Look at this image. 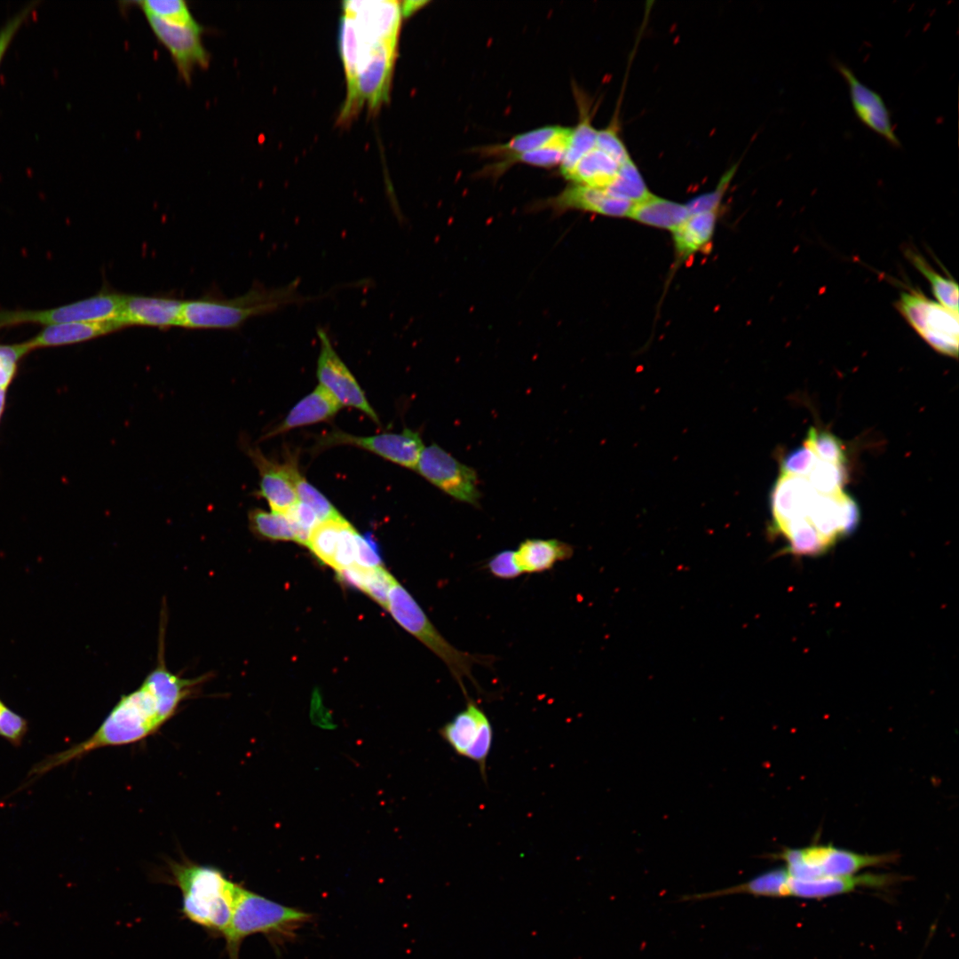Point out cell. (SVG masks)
I'll return each instance as SVG.
<instances>
[{
  "mask_svg": "<svg viewBox=\"0 0 959 959\" xmlns=\"http://www.w3.org/2000/svg\"><path fill=\"white\" fill-rule=\"evenodd\" d=\"M246 450L260 477L257 495L268 503L272 511L287 513L298 502L293 480L297 461L290 457L279 464L268 459L258 448L249 445Z\"/></svg>",
  "mask_w": 959,
  "mask_h": 959,
  "instance_id": "15",
  "label": "cell"
},
{
  "mask_svg": "<svg viewBox=\"0 0 959 959\" xmlns=\"http://www.w3.org/2000/svg\"><path fill=\"white\" fill-rule=\"evenodd\" d=\"M834 67L848 86L850 100L857 118L890 146L901 147L892 122L891 113L883 97L863 83L844 62L834 59Z\"/></svg>",
  "mask_w": 959,
  "mask_h": 959,
  "instance_id": "13",
  "label": "cell"
},
{
  "mask_svg": "<svg viewBox=\"0 0 959 959\" xmlns=\"http://www.w3.org/2000/svg\"><path fill=\"white\" fill-rule=\"evenodd\" d=\"M121 328L114 322L106 323H62L48 325L36 337L23 343L29 351L36 348L53 347L89 341L107 335Z\"/></svg>",
  "mask_w": 959,
  "mask_h": 959,
  "instance_id": "21",
  "label": "cell"
},
{
  "mask_svg": "<svg viewBox=\"0 0 959 959\" xmlns=\"http://www.w3.org/2000/svg\"><path fill=\"white\" fill-rule=\"evenodd\" d=\"M312 919L303 910L281 905L239 886L230 923L224 934L228 959H239L243 940L261 933L272 939L291 938Z\"/></svg>",
  "mask_w": 959,
  "mask_h": 959,
  "instance_id": "4",
  "label": "cell"
},
{
  "mask_svg": "<svg viewBox=\"0 0 959 959\" xmlns=\"http://www.w3.org/2000/svg\"><path fill=\"white\" fill-rule=\"evenodd\" d=\"M355 528L346 520L342 527L331 567L343 569L355 564Z\"/></svg>",
  "mask_w": 959,
  "mask_h": 959,
  "instance_id": "40",
  "label": "cell"
},
{
  "mask_svg": "<svg viewBox=\"0 0 959 959\" xmlns=\"http://www.w3.org/2000/svg\"><path fill=\"white\" fill-rule=\"evenodd\" d=\"M5 393H6L5 390H0V418H1V416H2L4 408Z\"/></svg>",
  "mask_w": 959,
  "mask_h": 959,
  "instance_id": "47",
  "label": "cell"
},
{
  "mask_svg": "<svg viewBox=\"0 0 959 959\" xmlns=\"http://www.w3.org/2000/svg\"><path fill=\"white\" fill-rule=\"evenodd\" d=\"M896 881L897 876L894 875L875 873L814 879H796L789 876L788 896L820 900L842 895L861 886L885 887Z\"/></svg>",
  "mask_w": 959,
  "mask_h": 959,
  "instance_id": "17",
  "label": "cell"
},
{
  "mask_svg": "<svg viewBox=\"0 0 959 959\" xmlns=\"http://www.w3.org/2000/svg\"><path fill=\"white\" fill-rule=\"evenodd\" d=\"M736 167L737 165L733 166L724 174L714 190L704 193L686 203L690 214L718 211L725 193L735 174Z\"/></svg>",
  "mask_w": 959,
  "mask_h": 959,
  "instance_id": "37",
  "label": "cell"
},
{
  "mask_svg": "<svg viewBox=\"0 0 959 959\" xmlns=\"http://www.w3.org/2000/svg\"><path fill=\"white\" fill-rule=\"evenodd\" d=\"M620 164L596 147L582 157L565 177L571 184L606 188L614 178Z\"/></svg>",
  "mask_w": 959,
  "mask_h": 959,
  "instance_id": "26",
  "label": "cell"
},
{
  "mask_svg": "<svg viewBox=\"0 0 959 959\" xmlns=\"http://www.w3.org/2000/svg\"><path fill=\"white\" fill-rule=\"evenodd\" d=\"M566 149L564 147L556 145L547 146L506 157L499 165L502 166V170H504L506 165L516 162L550 168L561 163Z\"/></svg>",
  "mask_w": 959,
  "mask_h": 959,
  "instance_id": "36",
  "label": "cell"
},
{
  "mask_svg": "<svg viewBox=\"0 0 959 959\" xmlns=\"http://www.w3.org/2000/svg\"><path fill=\"white\" fill-rule=\"evenodd\" d=\"M776 857L785 862L789 875L796 879L852 876L894 860V855L858 853L831 844L785 848Z\"/></svg>",
  "mask_w": 959,
  "mask_h": 959,
  "instance_id": "6",
  "label": "cell"
},
{
  "mask_svg": "<svg viewBox=\"0 0 959 959\" xmlns=\"http://www.w3.org/2000/svg\"><path fill=\"white\" fill-rule=\"evenodd\" d=\"M146 16L156 37L169 50L185 81H190L194 67H207L210 56L202 42L201 26L176 25L150 14Z\"/></svg>",
  "mask_w": 959,
  "mask_h": 959,
  "instance_id": "14",
  "label": "cell"
},
{
  "mask_svg": "<svg viewBox=\"0 0 959 959\" xmlns=\"http://www.w3.org/2000/svg\"><path fill=\"white\" fill-rule=\"evenodd\" d=\"M156 666L136 690L121 696L99 727L87 740L46 757L30 771L31 781L98 749L131 744L156 732L194 695L209 675L183 678L169 670L164 659L162 624Z\"/></svg>",
  "mask_w": 959,
  "mask_h": 959,
  "instance_id": "1",
  "label": "cell"
},
{
  "mask_svg": "<svg viewBox=\"0 0 959 959\" xmlns=\"http://www.w3.org/2000/svg\"><path fill=\"white\" fill-rule=\"evenodd\" d=\"M346 519L319 523L312 531L307 547L324 564L331 567L340 532Z\"/></svg>",
  "mask_w": 959,
  "mask_h": 959,
  "instance_id": "32",
  "label": "cell"
},
{
  "mask_svg": "<svg viewBox=\"0 0 959 959\" xmlns=\"http://www.w3.org/2000/svg\"><path fill=\"white\" fill-rule=\"evenodd\" d=\"M342 408L338 401L320 384L300 400L285 418L264 439L271 438L295 428L331 419Z\"/></svg>",
  "mask_w": 959,
  "mask_h": 959,
  "instance_id": "19",
  "label": "cell"
},
{
  "mask_svg": "<svg viewBox=\"0 0 959 959\" xmlns=\"http://www.w3.org/2000/svg\"><path fill=\"white\" fill-rule=\"evenodd\" d=\"M572 130L562 126H544L516 135L506 143L484 147L482 152L506 158L551 145L567 148Z\"/></svg>",
  "mask_w": 959,
  "mask_h": 959,
  "instance_id": "24",
  "label": "cell"
},
{
  "mask_svg": "<svg viewBox=\"0 0 959 959\" xmlns=\"http://www.w3.org/2000/svg\"><path fill=\"white\" fill-rule=\"evenodd\" d=\"M548 205L559 212L579 210L608 217L629 218L634 203L614 197L603 188L570 184L550 199Z\"/></svg>",
  "mask_w": 959,
  "mask_h": 959,
  "instance_id": "18",
  "label": "cell"
},
{
  "mask_svg": "<svg viewBox=\"0 0 959 959\" xmlns=\"http://www.w3.org/2000/svg\"><path fill=\"white\" fill-rule=\"evenodd\" d=\"M337 445L360 448L413 470H416L424 448L420 433L406 428L400 432H387L372 436H355L334 431L321 437L317 442L316 448L321 449Z\"/></svg>",
  "mask_w": 959,
  "mask_h": 959,
  "instance_id": "11",
  "label": "cell"
},
{
  "mask_svg": "<svg viewBox=\"0 0 959 959\" xmlns=\"http://www.w3.org/2000/svg\"><path fill=\"white\" fill-rule=\"evenodd\" d=\"M573 554V546L559 539L527 538L515 551L516 561L523 574L549 571Z\"/></svg>",
  "mask_w": 959,
  "mask_h": 959,
  "instance_id": "20",
  "label": "cell"
},
{
  "mask_svg": "<svg viewBox=\"0 0 959 959\" xmlns=\"http://www.w3.org/2000/svg\"><path fill=\"white\" fill-rule=\"evenodd\" d=\"M595 147L612 157L620 165L630 155L623 144L618 127L614 123L603 130L598 131Z\"/></svg>",
  "mask_w": 959,
  "mask_h": 959,
  "instance_id": "39",
  "label": "cell"
},
{
  "mask_svg": "<svg viewBox=\"0 0 959 959\" xmlns=\"http://www.w3.org/2000/svg\"><path fill=\"white\" fill-rule=\"evenodd\" d=\"M466 705L440 730L441 738L460 757L475 762L482 778L487 781V760L493 743V728L489 718L470 696Z\"/></svg>",
  "mask_w": 959,
  "mask_h": 959,
  "instance_id": "9",
  "label": "cell"
},
{
  "mask_svg": "<svg viewBox=\"0 0 959 959\" xmlns=\"http://www.w3.org/2000/svg\"><path fill=\"white\" fill-rule=\"evenodd\" d=\"M138 4L145 14L153 15L166 22L189 27L200 26L183 0H145Z\"/></svg>",
  "mask_w": 959,
  "mask_h": 959,
  "instance_id": "33",
  "label": "cell"
},
{
  "mask_svg": "<svg viewBox=\"0 0 959 959\" xmlns=\"http://www.w3.org/2000/svg\"><path fill=\"white\" fill-rule=\"evenodd\" d=\"M821 494H836L842 491L845 480L844 465L835 464L817 457L809 473L804 476Z\"/></svg>",
  "mask_w": 959,
  "mask_h": 959,
  "instance_id": "34",
  "label": "cell"
},
{
  "mask_svg": "<svg viewBox=\"0 0 959 959\" xmlns=\"http://www.w3.org/2000/svg\"><path fill=\"white\" fill-rule=\"evenodd\" d=\"M28 731L26 719L9 709L0 700V736L19 746Z\"/></svg>",
  "mask_w": 959,
  "mask_h": 959,
  "instance_id": "41",
  "label": "cell"
},
{
  "mask_svg": "<svg viewBox=\"0 0 959 959\" xmlns=\"http://www.w3.org/2000/svg\"><path fill=\"white\" fill-rule=\"evenodd\" d=\"M689 216L690 212L686 204L653 194L648 198L635 203L629 218L641 224L670 230L672 233Z\"/></svg>",
  "mask_w": 959,
  "mask_h": 959,
  "instance_id": "25",
  "label": "cell"
},
{
  "mask_svg": "<svg viewBox=\"0 0 959 959\" xmlns=\"http://www.w3.org/2000/svg\"><path fill=\"white\" fill-rule=\"evenodd\" d=\"M789 875L785 868L765 871L744 883L717 891L685 895L681 900H701L732 894L745 893L757 897L781 898L788 896Z\"/></svg>",
  "mask_w": 959,
  "mask_h": 959,
  "instance_id": "23",
  "label": "cell"
},
{
  "mask_svg": "<svg viewBox=\"0 0 959 959\" xmlns=\"http://www.w3.org/2000/svg\"><path fill=\"white\" fill-rule=\"evenodd\" d=\"M37 2L33 1L25 5L0 28V62L4 55L12 39L20 25L28 18Z\"/></svg>",
  "mask_w": 959,
  "mask_h": 959,
  "instance_id": "45",
  "label": "cell"
},
{
  "mask_svg": "<svg viewBox=\"0 0 959 959\" xmlns=\"http://www.w3.org/2000/svg\"><path fill=\"white\" fill-rule=\"evenodd\" d=\"M394 580L382 566L367 568L362 591L386 609L389 590Z\"/></svg>",
  "mask_w": 959,
  "mask_h": 959,
  "instance_id": "38",
  "label": "cell"
},
{
  "mask_svg": "<svg viewBox=\"0 0 959 959\" xmlns=\"http://www.w3.org/2000/svg\"><path fill=\"white\" fill-rule=\"evenodd\" d=\"M386 609L402 628L421 641L446 664L460 686L464 698L468 697L464 683V678L471 680L474 686H478L472 676L473 666L475 664L489 666L494 662V657L461 651L450 644L432 623L415 598L396 580L389 590Z\"/></svg>",
  "mask_w": 959,
  "mask_h": 959,
  "instance_id": "5",
  "label": "cell"
},
{
  "mask_svg": "<svg viewBox=\"0 0 959 959\" xmlns=\"http://www.w3.org/2000/svg\"><path fill=\"white\" fill-rule=\"evenodd\" d=\"M427 481L457 501L475 507L481 493L476 471L435 443L424 447L416 467Z\"/></svg>",
  "mask_w": 959,
  "mask_h": 959,
  "instance_id": "10",
  "label": "cell"
},
{
  "mask_svg": "<svg viewBox=\"0 0 959 959\" xmlns=\"http://www.w3.org/2000/svg\"><path fill=\"white\" fill-rule=\"evenodd\" d=\"M355 564L367 568L382 565V559L376 543L369 536L355 535Z\"/></svg>",
  "mask_w": 959,
  "mask_h": 959,
  "instance_id": "44",
  "label": "cell"
},
{
  "mask_svg": "<svg viewBox=\"0 0 959 959\" xmlns=\"http://www.w3.org/2000/svg\"><path fill=\"white\" fill-rule=\"evenodd\" d=\"M603 189L614 197L634 204L653 194L631 157L619 166L613 181Z\"/></svg>",
  "mask_w": 959,
  "mask_h": 959,
  "instance_id": "30",
  "label": "cell"
},
{
  "mask_svg": "<svg viewBox=\"0 0 959 959\" xmlns=\"http://www.w3.org/2000/svg\"><path fill=\"white\" fill-rule=\"evenodd\" d=\"M123 295L105 287L92 297L55 308L36 311H0V328L24 323L48 326L76 322H114L121 328L119 320Z\"/></svg>",
  "mask_w": 959,
  "mask_h": 959,
  "instance_id": "8",
  "label": "cell"
},
{
  "mask_svg": "<svg viewBox=\"0 0 959 959\" xmlns=\"http://www.w3.org/2000/svg\"><path fill=\"white\" fill-rule=\"evenodd\" d=\"M804 445L807 447L819 459L844 465L845 456L841 442L831 433L818 432L812 428Z\"/></svg>",
  "mask_w": 959,
  "mask_h": 959,
  "instance_id": "35",
  "label": "cell"
},
{
  "mask_svg": "<svg viewBox=\"0 0 959 959\" xmlns=\"http://www.w3.org/2000/svg\"><path fill=\"white\" fill-rule=\"evenodd\" d=\"M299 280L277 287L266 288L255 284L245 294L234 298L200 297L185 300L179 327L187 329H234L250 318L281 310L291 305L314 300L303 296Z\"/></svg>",
  "mask_w": 959,
  "mask_h": 959,
  "instance_id": "2",
  "label": "cell"
},
{
  "mask_svg": "<svg viewBox=\"0 0 959 959\" xmlns=\"http://www.w3.org/2000/svg\"><path fill=\"white\" fill-rule=\"evenodd\" d=\"M426 3L427 2H425V1H406V2H402V3H400L401 14L404 15V16H408L409 14H412V12H414L416 10H417L422 5L426 4Z\"/></svg>",
  "mask_w": 959,
  "mask_h": 959,
  "instance_id": "46",
  "label": "cell"
},
{
  "mask_svg": "<svg viewBox=\"0 0 959 959\" xmlns=\"http://www.w3.org/2000/svg\"><path fill=\"white\" fill-rule=\"evenodd\" d=\"M249 527L258 538L270 541L297 540V530L285 513L255 508L248 514Z\"/></svg>",
  "mask_w": 959,
  "mask_h": 959,
  "instance_id": "27",
  "label": "cell"
},
{
  "mask_svg": "<svg viewBox=\"0 0 959 959\" xmlns=\"http://www.w3.org/2000/svg\"><path fill=\"white\" fill-rule=\"evenodd\" d=\"M185 300L145 295H123L119 324L165 329L178 326Z\"/></svg>",
  "mask_w": 959,
  "mask_h": 959,
  "instance_id": "16",
  "label": "cell"
},
{
  "mask_svg": "<svg viewBox=\"0 0 959 959\" xmlns=\"http://www.w3.org/2000/svg\"><path fill=\"white\" fill-rule=\"evenodd\" d=\"M817 456L804 445L791 452L781 465V472L798 476H806L812 469Z\"/></svg>",
  "mask_w": 959,
  "mask_h": 959,
  "instance_id": "43",
  "label": "cell"
},
{
  "mask_svg": "<svg viewBox=\"0 0 959 959\" xmlns=\"http://www.w3.org/2000/svg\"><path fill=\"white\" fill-rule=\"evenodd\" d=\"M906 256L912 265L928 280L931 291L939 303L958 313V285L954 279L939 273L921 254L911 249Z\"/></svg>",
  "mask_w": 959,
  "mask_h": 959,
  "instance_id": "29",
  "label": "cell"
},
{
  "mask_svg": "<svg viewBox=\"0 0 959 959\" xmlns=\"http://www.w3.org/2000/svg\"><path fill=\"white\" fill-rule=\"evenodd\" d=\"M317 334L321 344L316 370L320 385L341 406L359 409L379 424L376 413L369 403L356 378L334 349L327 332L318 329Z\"/></svg>",
  "mask_w": 959,
  "mask_h": 959,
  "instance_id": "12",
  "label": "cell"
},
{
  "mask_svg": "<svg viewBox=\"0 0 959 959\" xmlns=\"http://www.w3.org/2000/svg\"><path fill=\"white\" fill-rule=\"evenodd\" d=\"M486 567L494 577L511 580L520 576L521 572L515 558V551L503 550L493 555Z\"/></svg>",
  "mask_w": 959,
  "mask_h": 959,
  "instance_id": "42",
  "label": "cell"
},
{
  "mask_svg": "<svg viewBox=\"0 0 959 959\" xmlns=\"http://www.w3.org/2000/svg\"><path fill=\"white\" fill-rule=\"evenodd\" d=\"M718 211L690 216L672 232L677 263H682L709 245L714 236Z\"/></svg>",
  "mask_w": 959,
  "mask_h": 959,
  "instance_id": "22",
  "label": "cell"
},
{
  "mask_svg": "<svg viewBox=\"0 0 959 959\" xmlns=\"http://www.w3.org/2000/svg\"><path fill=\"white\" fill-rule=\"evenodd\" d=\"M895 305L911 328L931 348L941 354L957 357L958 313L914 289L901 292Z\"/></svg>",
  "mask_w": 959,
  "mask_h": 959,
  "instance_id": "7",
  "label": "cell"
},
{
  "mask_svg": "<svg viewBox=\"0 0 959 959\" xmlns=\"http://www.w3.org/2000/svg\"><path fill=\"white\" fill-rule=\"evenodd\" d=\"M172 881L182 894L181 912L207 931L224 936L232 918L240 884L218 868L189 860L171 862Z\"/></svg>",
  "mask_w": 959,
  "mask_h": 959,
  "instance_id": "3",
  "label": "cell"
},
{
  "mask_svg": "<svg viewBox=\"0 0 959 959\" xmlns=\"http://www.w3.org/2000/svg\"><path fill=\"white\" fill-rule=\"evenodd\" d=\"M580 121L572 130L568 147L560 163V173L565 178L586 154L596 145L598 130L591 124L590 113L585 110L583 100L578 105Z\"/></svg>",
  "mask_w": 959,
  "mask_h": 959,
  "instance_id": "28",
  "label": "cell"
},
{
  "mask_svg": "<svg viewBox=\"0 0 959 959\" xmlns=\"http://www.w3.org/2000/svg\"><path fill=\"white\" fill-rule=\"evenodd\" d=\"M293 480L298 502L309 506L320 522L344 518L329 500L300 474L297 463L293 468Z\"/></svg>",
  "mask_w": 959,
  "mask_h": 959,
  "instance_id": "31",
  "label": "cell"
}]
</instances>
